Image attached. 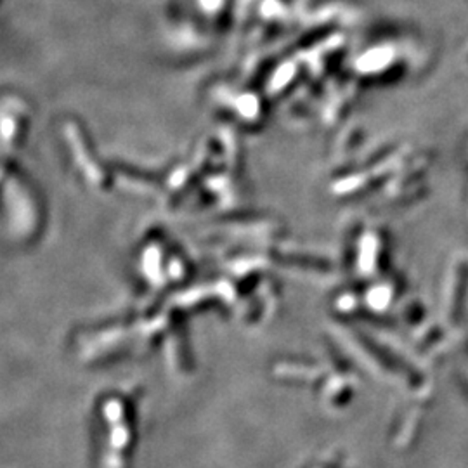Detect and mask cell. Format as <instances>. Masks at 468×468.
<instances>
[]
</instances>
